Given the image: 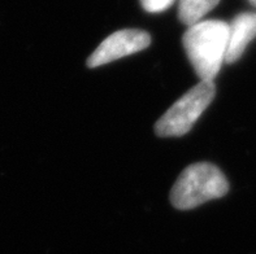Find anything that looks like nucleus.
I'll use <instances>...</instances> for the list:
<instances>
[{"label": "nucleus", "mask_w": 256, "mask_h": 254, "mask_svg": "<svg viewBox=\"0 0 256 254\" xmlns=\"http://www.w3.org/2000/svg\"><path fill=\"white\" fill-rule=\"evenodd\" d=\"M229 42V23L206 19L188 26L182 43L200 81H214L225 62Z\"/></svg>", "instance_id": "obj_1"}, {"label": "nucleus", "mask_w": 256, "mask_h": 254, "mask_svg": "<svg viewBox=\"0 0 256 254\" xmlns=\"http://www.w3.org/2000/svg\"><path fill=\"white\" fill-rule=\"evenodd\" d=\"M229 191L222 171L208 162L190 165L182 171L170 192V203L178 210L194 209L210 200L220 199Z\"/></svg>", "instance_id": "obj_2"}, {"label": "nucleus", "mask_w": 256, "mask_h": 254, "mask_svg": "<svg viewBox=\"0 0 256 254\" xmlns=\"http://www.w3.org/2000/svg\"><path fill=\"white\" fill-rule=\"evenodd\" d=\"M216 95L214 81H200L192 90L180 97L156 122L158 136L172 138L184 136L192 129L202 113L207 109Z\"/></svg>", "instance_id": "obj_3"}, {"label": "nucleus", "mask_w": 256, "mask_h": 254, "mask_svg": "<svg viewBox=\"0 0 256 254\" xmlns=\"http://www.w3.org/2000/svg\"><path fill=\"white\" fill-rule=\"evenodd\" d=\"M151 43L148 32L138 29H125L110 34L88 58V68H98L125 56L143 51Z\"/></svg>", "instance_id": "obj_4"}, {"label": "nucleus", "mask_w": 256, "mask_h": 254, "mask_svg": "<svg viewBox=\"0 0 256 254\" xmlns=\"http://www.w3.org/2000/svg\"><path fill=\"white\" fill-rule=\"evenodd\" d=\"M256 36V12L240 13L229 23V42L225 62L233 64L244 55L248 43Z\"/></svg>", "instance_id": "obj_5"}, {"label": "nucleus", "mask_w": 256, "mask_h": 254, "mask_svg": "<svg viewBox=\"0 0 256 254\" xmlns=\"http://www.w3.org/2000/svg\"><path fill=\"white\" fill-rule=\"evenodd\" d=\"M220 0H178V17L184 25L192 26L218 5Z\"/></svg>", "instance_id": "obj_6"}, {"label": "nucleus", "mask_w": 256, "mask_h": 254, "mask_svg": "<svg viewBox=\"0 0 256 254\" xmlns=\"http://www.w3.org/2000/svg\"><path fill=\"white\" fill-rule=\"evenodd\" d=\"M176 0H140L143 9L148 13H159L168 9Z\"/></svg>", "instance_id": "obj_7"}, {"label": "nucleus", "mask_w": 256, "mask_h": 254, "mask_svg": "<svg viewBox=\"0 0 256 254\" xmlns=\"http://www.w3.org/2000/svg\"><path fill=\"white\" fill-rule=\"evenodd\" d=\"M248 1H250L254 6H256V0H248Z\"/></svg>", "instance_id": "obj_8"}]
</instances>
